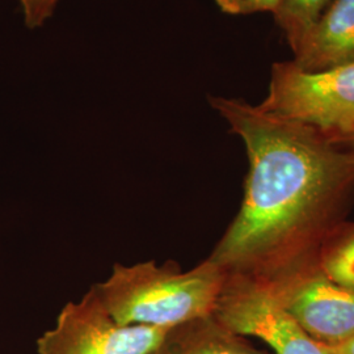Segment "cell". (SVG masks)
Here are the masks:
<instances>
[{
  "mask_svg": "<svg viewBox=\"0 0 354 354\" xmlns=\"http://www.w3.org/2000/svg\"><path fill=\"white\" fill-rule=\"evenodd\" d=\"M209 102L244 142L250 171L239 213L207 260L272 277L314 256L353 194V150L241 99Z\"/></svg>",
  "mask_w": 354,
  "mask_h": 354,
  "instance_id": "6da1fadb",
  "label": "cell"
},
{
  "mask_svg": "<svg viewBox=\"0 0 354 354\" xmlns=\"http://www.w3.org/2000/svg\"><path fill=\"white\" fill-rule=\"evenodd\" d=\"M225 270L207 259L187 272L175 261L115 264L93 285L102 306L124 326L171 329L213 315Z\"/></svg>",
  "mask_w": 354,
  "mask_h": 354,
  "instance_id": "7a4b0ae2",
  "label": "cell"
},
{
  "mask_svg": "<svg viewBox=\"0 0 354 354\" xmlns=\"http://www.w3.org/2000/svg\"><path fill=\"white\" fill-rule=\"evenodd\" d=\"M259 108L314 127L329 138L354 133V62L304 71L291 62L273 64L269 89Z\"/></svg>",
  "mask_w": 354,
  "mask_h": 354,
  "instance_id": "3957f363",
  "label": "cell"
},
{
  "mask_svg": "<svg viewBox=\"0 0 354 354\" xmlns=\"http://www.w3.org/2000/svg\"><path fill=\"white\" fill-rule=\"evenodd\" d=\"M225 273L213 311L225 328L243 337L263 340L274 354H335L333 349L308 336L266 279L248 273Z\"/></svg>",
  "mask_w": 354,
  "mask_h": 354,
  "instance_id": "277c9868",
  "label": "cell"
},
{
  "mask_svg": "<svg viewBox=\"0 0 354 354\" xmlns=\"http://www.w3.org/2000/svg\"><path fill=\"white\" fill-rule=\"evenodd\" d=\"M263 279L315 342L335 349L353 339L354 292L329 279L315 254Z\"/></svg>",
  "mask_w": 354,
  "mask_h": 354,
  "instance_id": "5b68a950",
  "label": "cell"
},
{
  "mask_svg": "<svg viewBox=\"0 0 354 354\" xmlns=\"http://www.w3.org/2000/svg\"><path fill=\"white\" fill-rule=\"evenodd\" d=\"M168 330L117 323L91 288L64 306L55 326L38 339L37 354H151Z\"/></svg>",
  "mask_w": 354,
  "mask_h": 354,
  "instance_id": "8992f818",
  "label": "cell"
},
{
  "mask_svg": "<svg viewBox=\"0 0 354 354\" xmlns=\"http://www.w3.org/2000/svg\"><path fill=\"white\" fill-rule=\"evenodd\" d=\"M292 51V64L311 73L354 62V0H333Z\"/></svg>",
  "mask_w": 354,
  "mask_h": 354,
  "instance_id": "52a82bcc",
  "label": "cell"
},
{
  "mask_svg": "<svg viewBox=\"0 0 354 354\" xmlns=\"http://www.w3.org/2000/svg\"><path fill=\"white\" fill-rule=\"evenodd\" d=\"M151 354H266L227 328L213 315L177 326Z\"/></svg>",
  "mask_w": 354,
  "mask_h": 354,
  "instance_id": "ba28073f",
  "label": "cell"
},
{
  "mask_svg": "<svg viewBox=\"0 0 354 354\" xmlns=\"http://www.w3.org/2000/svg\"><path fill=\"white\" fill-rule=\"evenodd\" d=\"M315 260L329 279L354 292V225L333 228L319 245Z\"/></svg>",
  "mask_w": 354,
  "mask_h": 354,
  "instance_id": "9c48e42d",
  "label": "cell"
},
{
  "mask_svg": "<svg viewBox=\"0 0 354 354\" xmlns=\"http://www.w3.org/2000/svg\"><path fill=\"white\" fill-rule=\"evenodd\" d=\"M333 0H281L274 17L294 50Z\"/></svg>",
  "mask_w": 354,
  "mask_h": 354,
  "instance_id": "30bf717a",
  "label": "cell"
},
{
  "mask_svg": "<svg viewBox=\"0 0 354 354\" xmlns=\"http://www.w3.org/2000/svg\"><path fill=\"white\" fill-rule=\"evenodd\" d=\"M223 12L230 15H248L254 12L279 11L281 0H215Z\"/></svg>",
  "mask_w": 354,
  "mask_h": 354,
  "instance_id": "8fae6325",
  "label": "cell"
},
{
  "mask_svg": "<svg viewBox=\"0 0 354 354\" xmlns=\"http://www.w3.org/2000/svg\"><path fill=\"white\" fill-rule=\"evenodd\" d=\"M24 12L26 26L35 29L49 20L59 0H19Z\"/></svg>",
  "mask_w": 354,
  "mask_h": 354,
  "instance_id": "7c38bea8",
  "label": "cell"
},
{
  "mask_svg": "<svg viewBox=\"0 0 354 354\" xmlns=\"http://www.w3.org/2000/svg\"><path fill=\"white\" fill-rule=\"evenodd\" d=\"M332 140H335L336 143L342 145L344 147L349 149V150H353L354 151V133L352 134H348V136H344V137H337V138H330Z\"/></svg>",
  "mask_w": 354,
  "mask_h": 354,
  "instance_id": "4fadbf2b",
  "label": "cell"
},
{
  "mask_svg": "<svg viewBox=\"0 0 354 354\" xmlns=\"http://www.w3.org/2000/svg\"><path fill=\"white\" fill-rule=\"evenodd\" d=\"M335 354H354V337L352 340L345 342L342 346L333 349Z\"/></svg>",
  "mask_w": 354,
  "mask_h": 354,
  "instance_id": "5bb4252c",
  "label": "cell"
}]
</instances>
